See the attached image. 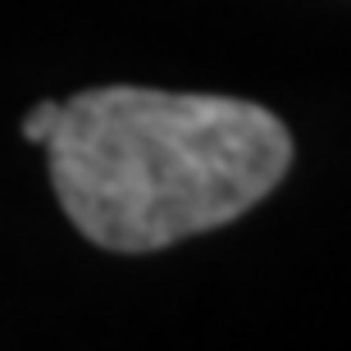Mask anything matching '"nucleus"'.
<instances>
[{"label":"nucleus","mask_w":351,"mask_h":351,"mask_svg":"<svg viewBox=\"0 0 351 351\" xmlns=\"http://www.w3.org/2000/svg\"><path fill=\"white\" fill-rule=\"evenodd\" d=\"M60 206L105 251H160L247 215L292 165L265 105L96 87L64 101L46 146Z\"/></svg>","instance_id":"nucleus-1"},{"label":"nucleus","mask_w":351,"mask_h":351,"mask_svg":"<svg viewBox=\"0 0 351 351\" xmlns=\"http://www.w3.org/2000/svg\"><path fill=\"white\" fill-rule=\"evenodd\" d=\"M60 119H64V105H55V101L37 105V110H27L23 137H27V142H37V146H51V137L60 132Z\"/></svg>","instance_id":"nucleus-2"}]
</instances>
